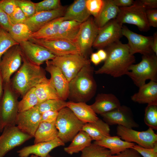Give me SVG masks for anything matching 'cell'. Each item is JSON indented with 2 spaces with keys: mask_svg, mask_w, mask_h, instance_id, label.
I'll list each match as a JSON object with an SVG mask.
<instances>
[{
  "mask_svg": "<svg viewBox=\"0 0 157 157\" xmlns=\"http://www.w3.org/2000/svg\"><path fill=\"white\" fill-rule=\"evenodd\" d=\"M107 57L103 65L94 71L96 74H106L114 78L126 75L130 66L135 63L127 44L119 41L106 47Z\"/></svg>",
  "mask_w": 157,
  "mask_h": 157,
  "instance_id": "cell-1",
  "label": "cell"
},
{
  "mask_svg": "<svg viewBox=\"0 0 157 157\" xmlns=\"http://www.w3.org/2000/svg\"><path fill=\"white\" fill-rule=\"evenodd\" d=\"M22 64L11 80L10 84L14 91L22 97L30 89L49 81V79L40 66L30 62L22 53Z\"/></svg>",
  "mask_w": 157,
  "mask_h": 157,
  "instance_id": "cell-2",
  "label": "cell"
},
{
  "mask_svg": "<svg viewBox=\"0 0 157 157\" xmlns=\"http://www.w3.org/2000/svg\"><path fill=\"white\" fill-rule=\"evenodd\" d=\"M93 68L90 63L83 67L77 75L69 82V101L85 102L94 95L97 85L93 76Z\"/></svg>",
  "mask_w": 157,
  "mask_h": 157,
  "instance_id": "cell-3",
  "label": "cell"
},
{
  "mask_svg": "<svg viewBox=\"0 0 157 157\" xmlns=\"http://www.w3.org/2000/svg\"><path fill=\"white\" fill-rule=\"evenodd\" d=\"M126 74L139 88L150 80L157 81V56L154 53L142 55L139 63L132 65Z\"/></svg>",
  "mask_w": 157,
  "mask_h": 157,
  "instance_id": "cell-4",
  "label": "cell"
},
{
  "mask_svg": "<svg viewBox=\"0 0 157 157\" xmlns=\"http://www.w3.org/2000/svg\"><path fill=\"white\" fill-rule=\"evenodd\" d=\"M17 94L10 83H3V93L0 100V132L7 126H16L18 113Z\"/></svg>",
  "mask_w": 157,
  "mask_h": 157,
  "instance_id": "cell-5",
  "label": "cell"
},
{
  "mask_svg": "<svg viewBox=\"0 0 157 157\" xmlns=\"http://www.w3.org/2000/svg\"><path fill=\"white\" fill-rule=\"evenodd\" d=\"M84 124L69 108H63L58 112L55 123L58 131V137L65 144L71 142L81 130Z\"/></svg>",
  "mask_w": 157,
  "mask_h": 157,
  "instance_id": "cell-6",
  "label": "cell"
},
{
  "mask_svg": "<svg viewBox=\"0 0 157 157\" xmlns=\"http://www.w3.org/2000/svg\"><path fill=\"white\" fill-rule=\"evenodd\" d=\"M50 61L59 68L69 82L83 67L90 63L86 57L80 53L56 56Z\"/></svg>",
  "mask_w": 157,
  "mask_h": 157,
  "instance_id": "cell-7",
  "label": "cell"
},
{
  "mask_svg": "<svg viewBox=\"0 0 157 157\" xmlns=\"http://www.w3.org/2000/svg\"><path fill=\"white\" fill-rule=\"evenodd\" d=\"M116 130L118 136L124 140L135 142L144 148H152L157 143V135L151 128L140 131L118 125Z\"/></svg>",
  "mask_w": 157,
  "mask_h": 157,
  "instance_id": "cell-8",
  "label": "cell"
},
{
  "mask_svg": "<svg viewBox=\"0 0 157 157\" xmlns=\"http://www.w3.org/2000/svg\"><path fill=\"white\" fill-rule=\"evenodd\" d=\"M119 13L116 18L123 25L127 23L136 26L141 31L147 32L150 29L147 17L146 10L142 7L133 4L125 7L119 8Z\"/></svg>",
  "mask_w": 157,
  "mask_h": 157,
  "instance_id": "cell-9",
  "label": "cell"
},
{
  "mask_svg": "<svg viewBox=\"0 0 157 157\" xmlns=\"http://www.w3.org/2000/svg\"><path fill=\"white\" fill-rule=\"evenodd\" d=\"M22 51L19 44L8 49L0 60V73L3 83H10L12 75L22 65Z\"/></svg>",
  "mask_w": 157,
  "mask_h": 157,
  "instance_id": "cell-10",
  "label": "cell"
},
{
  "mask_svg": "<svg viewBox=\"0 0 157 157\" xmlns=\"http://www.w3.org/2000/svg\"><path fill=\"white\" fill-rule=\"evenodd\" d=\"M2 133L0 135V157H4L10 151L33 138L21 131L16 126H6Z\"/></svg>",
  "mask_w": 157,
  "mask_h": 157,
  "instance_id": "cell-11",
  "label": "cell"
},
{
  "mask_svg": "<svg viewBox=\"0 0 157 157\" xmlns=\"http://www.w3.org/2000/svg\"><path fill=\"white\" fill-rule=\"evenodd\" d=\"M122 26L116 18L110 21L100 28L92 46L99 49H103L119 41L122 36Z\"/></svg>",
  "mask_w": 157,
  "mask_h": 157,
  "instance_id": "cell-12",
  "label": "cell"
},
{
  "mask_svg": "<svg viewBox=\"0 0 157 157\" xmlns=\"http://www.w3.org/2000/svg\"><path fill=\"white\" fill-rule=\"evenodd\" d=\"M100 29L96 24L94 19L90 17L82 23L76 41L81 54L86 57Z\"/></svg>",
  "mask_w": 157,
  "mask_h": 157,
  "instance_id": "cell-13",
  "label": "cell"
},
{
  "mask_svg": "<svg viewBox=\"0 0 157 157\" xmlns=\"http://www.w3.org/2000/svg\"><path fill=\"white\" fill-rule=\"evenodd\" d=\"M100 115L103 120L109 126L118 125L131 129L139 127V125L134 119L131 109L126 106L121 105L117 108Z\"/></svg>",
  "mask_w": 157,
  "mask_h": 157,
  "instance_id": "cell-14",
  "label": "cell"
},
{
  "mask_svg": "<svg viewBox=\"0 0 157 157\" xmlns=\"http://www.w3.org/2000/svg\"><path fill=\"white\" fill-rule=\"evenodd\" d=\"M29 40L43 47L56 56L80 54L79 49L76 43L67 40L31 39Z\"/></svg>",
  "mask_w": 157,
  "mask_h": 157,
  "instance_id": "cell-15",
  "label": "cell"
},
{
  "mask_svg": "<svg viewBox=\"0 0 157 157\" xmlns=\"http://www.w3.org/2000/svg\"><path fill=\"white\" fill-rule=\"evenodd\" d=\"M122 34L128 39L127 44L132 54L139 53L144 55L154 53L151 48L153 36H146L139 34L131 31L125 25L122 26Z\"/></svg>",
  "mask_w": 157,
  "mask_h": 157,
  "instance_id": "cell-16",
  "label": "cell"
},
{
  "mask_svg": "<svg viewBox=\"0 0 157 157\" xmlns=\"http://www.w3.org/2000/svg\"><path fill=\"white\" fill-rule=\"evenodd\" d=\"M22 53L31 63L40 66L44 62L53 59L56 56L48 50L30 40L19 43Z\"/></svg>",
  "mask_w": 157,
  "mask_h": 157,
  "instance_id": "cell-17",
  "label": "cell"
},
{
  "mask_svg": "<svg viewBox=\"0 0 157 157\" xmlns=\"http://www.w3.org/2000/svg\"><path fill=\"white\" fill-rule=\"evenodd\" d=\"M41 114L35 106L22 112L18 113L15 124L21 131L34 137L41 122Z\"/></svg>",
  "mask_w": 157,
  "mask_h": 157,
  "instance_id": "cell-18",
  "label": "cell"
},
{
  "mask_svg": "<svg viewBox=\"0 0 157 157\" xmlns=\"http://www.w3.org/2000/svg\"><path fill=\"white\" fill-rule=\"evenodd\" d=\"M65 7L48 11L36 13L32 17L26 18L24 23L33 33L35 32L53 19L63 17L65 12Z\"/></svg>",
  "mask_w": 157,
  "mask_h": 157,
  "instance_id": "cell-19",
  "label": "cell"
},
{
  "mask_svg": "<svg viewBox=\"0 0 157 157\" xmlns=\"http://www.w3.org/2000/svg\"><path fill=\"white\" fill-rule=\"evenodd\" d=\"M45 63V70L50 74V81L59 98L65 101L68 99V96L69 82L59 68L52 64L50 60Z\"/></svg>",
  "mask_w": 157,
  "mask_h": 157,
  "instance_id": "cell-20",
  "label": "cell"
},
{
  "mask_svg": "<svg viewBox=\"0 0 157 157\" xmlns=\"http://www.w3.org/2000/svg\"><path fill=\"white\" fill-rule=\"evenodd\" d=\"M65 145V143L57 137L51 141L24 147L17 151V152L19 157H28L32 154L38 157H44L54 148Z\"/></svg>",
  "mask_w": 157,
  "mask_h": 157,
  "instance_id": "cell-21",
  "label": "cell"
},
{
  "mask_svg": "<svg viewBox=\"0 0 157 157\" xmlns=\"http://www.w3.org/2000/svg\"><path fill=\"white\" fill-rule=\"evenodd\" d=\"M121 106L118 98L112 93L98 94L90 106L97 114L101 115L113 110Z\"/></svg>",
  "mask_w": 157,
  "mask_h": 157,
  "instance_id": "cell-22",
  "label": "cell"
},
{
  "mask_svg": "<svg viewBox=\"0 0 157 157\" xmlns=\"http://www.w3.org/2000/svg\"><path fill=\"white\" fill-rule=\"evenodd\" d=\"M133 101L140 104L157 105V82L150 81L139 88L131 97Z\"/></svg>",
  "mask_w": 157,
  "mask_h": 157,
  "instance_id": "cell-23",
  "label": "cell"
},
{
  "mask_svg": "<svg viewBox=\"0 0 157 157\" xmlns=\"http://www.w3.org/2000/svg\"><path fill=\"white\" fill-rule=\"evenodd\" d=\"M86 0H75L65 10L64 20H73L82 23L91 15L86 5Z\"/></svg>",
  "mask_w": 157,
  "mask_h": 157,
  "instance_id": "cell-24",
  "label": "cell"
},
{
  "mask_svg": "<svg viewBox=\"0 0 157 157\" xmlns=\"http://www.w3.org/2000/svg\"><path fill=\"white\" fill-rule=\"evenodd\" d=\"M67 107L81 121L85 124L96 121L99 118L91 107L85 102H67Z\"/></svg>",
  "mask_w": 157,
  "mask_h": 157,
  "instance_id": "cell-25",
  "label": "cell"
},
{
  "mask_svg": "<svg viewBox=\"0 0 157 157\" xmlns=\"http://www.w3.org/2000/svg\"><path fill=\"white\" fill-rule=\"evenodd\" d=\"M81 130L86 132L94 141L101 140L110 135V126L99 118L95 122L85 124Z\"/></svg>",
  "mask_w": 157,
  "mask_h": 157,
  "instance_id": "cell-26",
  "label": "cell"
},
{
  "mask_svg": "<svg viewBox=\"0 0 157 157\" xmlns=\"http://www.w3.org/2000/svg\"><path fill=\"white\" fill-rule=\"evenodd\" d=\"M81 24L74 21L63 20L56 34L49 39H63L76 42Z\"/></svg>",
  "mask_w": 157,
  "mask_h": 157,
  "instance_id": "cell-27",
  "label": "cell"
},
{
  "mask_svg": "<svg viewBox=\"0 0 157 157\" xmlns=\"http://www.w3.org/2000/svg\"><path fill=\"white\" fill-rule=\"evenodd\" d=\"M93 143L108 149L111 155L117 154L128 149L133 148L135 144L123 140L118 136L110 135Z\"/></svg>",
  "mask_w": 157,
  "mask_h": 157,
  "instance_id": "cell-28",
  "label": "cell"
},
{
  "mask_svg": "<svg viewBox=\"0 0 157 157\" xmlns=\"http://www.w3.org/2000/svg\"><path fill=\"white\" fill-rule=\"evenodd\" d=\"M55 123L41 122L34 134V144L51 141L58 137Z\"/></svg>",
  "mask_w": 157,
  "mask_h": 157,
  "instance_id": "cell-29",
  "label": "cell"
},
{
  "mask_svg": "<svg viewBox=\"0 0 157 157\" xmlns=\"http://www.w3.org/2000/svg\"><path fill=\"white\" fill-rule=\"evenodd\" d=\"M119 8L115 5L111 0H105L103 7L98 17L94 19L100 29L111 20L115 19L119 12Z\"/></svg>",
  "mask_w": 157,
  "mask_h": 157,
  "instance_id": "cell-30",
  "label": "cell"
},
{
  "mask_svg": "<svg viewBox=\"0 0 157 157\" xmlns=\"http://www.w3.org/2000/svg\"><path fill=\"white\" fill-rule=\"evenodd\" d=\"M92 140L86 132L81 130L72 140L70 144L64 148V150L71 155L78 153L90 145Z\"/></svg>",
  "mask_w": 157,
  "mask_h": 157,
  "instance_id": "cell-31",
  "label": "cell"
},
{
  "mask_svg": "<svg viewBox=\"0 0 157 157\" xmlns=\"http://www.w3.org/2000/svg\"><path fill=\"white\" fill-rule=\"evenodd\" d=\"M63 20V16L53 19L37 31L33 33L31 39L47 40L50 39L56 34L60 24Z\"/></svg>",
  "mask_w": 157,
  "mask_h": 157,
  "instance_id": "cell-32",
  "label": "cell"
},
{
  "mask_svg": "<svg viewBox=\"0 0 157 157\" xmlns=\"http://www.w3.org/2000/svg\"><path fill=\"white\" fill-rule=\"evenodd\" d=\"M8 32L12 38L19 44L31 39L33 33L24 23L12 24Z\"/></svg>",
  "mask_w": 157,
  "mask_h": 157,
  "instance_id": "cell-33",
  "label": "cell"
},
{
  "mask_svg": "<svg viewBox=\"0 0 157 157\" xmlns=\"http://www.w3.org/2000/svg\"><path fill=\"white\" fill-rule=\"evenodd\" d=\"M35 92L39 103L50 99H60L49 79V81L37 85Z\"/></svg>",
  "mask_w": 157,
  "mask_h": 157,
  "instance_id": "cell-34",
  "label": "cell"
},
{
  "mask_svg": "<svg viewBox=\"0 0 157 157\" xmlns=\"http://www.w3.org/2000/svg\"><path fill=\"white\" fill-rule=\"evenodd\" d=\"M67 102L60 99H52L39 103L35 107L41 114L46 111L59 112L63 108L67 107Z\"/></svg>",
  "mask_w": 157,
  "mask_h": 157,
  "instance_id": "cell-35",
  "label": "cell"
},
{
  "mask_svg": "<svg viewBox=\"0 0 157 157\" xmlns=\"http://www.w3.org/2000/svg\"><path fill=\"white\" fill-rule=\"evenodd\" d=\"M39 103L35 94V88H32L25 94L20 101H18V113L30 109Z\"/></svg>",
  "mask_w": 157,
  "mask_h": 157,
  "instance_id": "cell-36",
  "label": "cell"
},
{
  "mask_svg": "<svg viewBox=\"0 0 157 157\" xmlns=\"http://www.w3.org/2000/svg\"><path fill=\"white\" fill-rule=\"evenodd\" d=\"M80 157H107L111 155L108 149L93 143L84 149Z\"/></svg>",
  "mask_w": 157,
  "mask_h": 157,
  "instance_id": "cell-37",
  "label": "cell"
},
{
  "mask_svg": "<svg viewBox=\"0 0 157 157\" xmlns=\"http://www.w3.org/2000/svg\"><path fill=\"white\" fill-rule=\"evenodd\" d=\"M18 44H19L12 38L8 32L0 26V60L8 49Z\"/></svg>",
  "mask_w": 157,
  "mask_h": 157,
  "instance_id": "cell-38",
  "label": "cell"
},
{
  "mask_svg": "<svg viewBox=\"0 0 157 157\" xmlns=\"http://www.w3.org/2000/svg\"><path fill=\"white\" fill-rule=\"evenodd\" d=\"M144 121L149 128L157 130V105H148L145 109Z\"/></svg>",
  "mask_w": 157,
  "mask_h": 157,
  "instance_id": "cell-39",
  "label": "cell"
},
{
  "mask_svg": "<svg viewBox=\"0 0 157 157\" xmlns=\"http://www.w3.org/2000/svg\"><path fill=\"white\" fill-rule=\"evenodd\" d=\"M36 13L39 12L48 11L61 7L59 0H44L35 3Z\"/></svg>",
  "mask_w": 157,
  "mask_h": 157,
  "instance_id": "cell-40",
  "label": "cell"
},
{
  "mask_svg": "<svg viewBox=\"0 0 157 157\" xmlns=\"http://www.w3.org/2000/svg\"><path fill=\"white\" fill-rule=\"evenodd\" d=\"M18 7L24 14L27 18L36 13L35 3L29 0H16Z\"/></svg>",
  "mask_w": 157,
  "mask_h": 157,
  "instance_id": "cell-41",
  "label": "cell"
},
{
  "mask_svg": "<svg viewBox=\"0 0 157 157\" xmlns=\"http://www.w3.org/2000/svg\"><path fill=\"white\" fill-rule=\"evenodd\" d=\"M104 0H86L87 8L90 15L96 18L101 12L104 3Z\"/></svg>",
  "mask_w": 157,
  "mask_h": 157,
  "instance_id": "cell-42",
  "label": "cell"
},
{
  "mask_svg": "<svg viewBox=\"0 0 157 157\" xmlns=\"http://www.w3.org/2000/svg\"><path fill=\"white\" fill-rule=\"evenodd\" d=\"M133 148L142 157H157V143L152 148H146L135 144Z\"/></svg>",
  "mask_w": 157,
  "mask_h": 157,
  "instance_id": "cell-43",
  "label": "cell"
},
{
  "mask_svg": "<svg viewBox=\"0 0 157 157\" xmlns=\"http://www.w3.org/2000/svg\"><path fill=\"white\" fill-rule=\"evenodd\" d=\"M17 7L16 0H0V8L9 16Z\"/></svg>",
  "mask_w": 157,
  "mask_h": 157,
  "instance_id": "cell-44",
  "label": "cell"
},
{
  "mask_svg": "<svg viewBox=\"0 0 157 157\" xmlns=\"http://www.w3.org/2000/svg\"><path fill=\"white\" fill-rule=\"evenodd\" d=\"M9 17L12 24L24 23L27 18L23 11L18 7L16 8L12 14Z\"/></svg>",
  "mask_w": 157,
  "mask_h": 157,
  "instance_id": "cell-45",
  "label": "cell"
},
{
  "mask_svg": "<svg viewBox=\"0 0 157 157\" xmlns=\"http://www.w3.org/2000/svg\"><path fill=\"white\" fill-rule=\"evenodd\" d=\"M58 112L48 111L41 114V122L49 123H55L57 118Z\"/></svg>",
  "mask_w": 157,
  "mask_h": 157,
  "instance_id": "cell-46",
  "label": "cell"
},
{
  "mask_svg": "<svg viewBox=\"0 0 157 157\" xmlns=\"http://www.w3.org/2000/svg\"><path fill=\"white\" fill-rule=\"evenodd\" d=\"M133 4L142 7L146 10L157 8V0H138L134 1Z\"/></svg>",
  "mask_w": 157,
  "mask_h": 157,
  "instance_id": "cell-47",
  "label": "cell"
},
{
  "mask_svg": "<svg viewBox=\"0 0 157 157\" xmlns=\"http://www.w3.org/2000/svg\"><path fill=\"white\" fill-rule=\"evenodd\" d=\"M12 25L8 15L0 8V26L8 31Z\"/></svg>",
  "mask_w": 157,
  "mask_h": 157,
  "instance_id": "cell-48",
  "label": "cell"
},
{
  "mask_svg": "<svg viewBox=\"0 0 157 157\" xmlns=\"http://www.w3.org/2000/svg\"><path fill=\"white\" fill-rule=\"evenodd\" d=\"M146 16L150 26L157 27V10L156 9L146 10Z\"/></svg>",
  "mask_w": 157,
  "mask_h": 157,
  "instance_id": "cell-49",
  "label": "cell"
},
{
  "mask_svg": "<svg viewBox=\"0 0 157 157\" xmlns=\"http://www.w3.org/2000/svg\"><path fill=\"white\" fill-rule=\"evenodd\" d=\"M107 157H142L133 148L128 149L119 154L114 155H110Z\"/></svg>",
  "mask_w": 157,
  "mask_h": 157,
  "instance_id": "cell-50",
  "label": "cell"
},
{
  "mask_svg": "<svg viewBox=\"0 0 157 157\" xmlns=\"http://www.w3.org/2000/svg\"><path fill=\"white\" fill-rule=\"evenodd\" d=\"M113 3L119 7H125L130 6L133 3V0H111Z\"/></svg>",
  "mask_w": 157,
  "mask_h": 157,
  "instance_id": "cell-51",
  "label": "cell"
},
{
  "mask_svg": "<svg viewBox=\"0 0 157 157\" xmlns=\"http://www.w3.org/2000/svg\"><path fill=\"white\" fill-rule=\"evenodd\" d=\"M91 61L95 65H97L102 61L97 52L93 53L90 56Z\"/></svg>",
  "mask_w": 157,
  "mask_h": 157,
  "instance_id": "cell-52",
  "label": "cell"
},
{
  "mask_svg": "<svg viewBox=\"0 0 157 157\" xmlns=\"http://www.w3.org/2000/svg\"><path fill=\"white\" fill-rule=\"evenodd\" d=\"M153 36V41L152 44V49L153 52L157 56V33H155Z\"/></svg>",
  "mask_w": 157,
  "mask_h": 157,
  "instance_id": "cell-53",
  "label": "cell"
},
{
  "mask_svg": "<svg viewBox=\"0 0 157 157\" xmlns=\"http://www.w3.org/2000/svg\"><path fill=\"white\" fill-rule=\"evenodd\" d=\"M101 61H105L107 57V53L103 49H99L97 52Z\"/></svg>",
  "mask_w": 157,
  "mask_h": 157,
  "instance_id": "cell-54",
  "label": "cell"
},
{
  "mask_svg": "<svg viewBox=\"0 0 157 157\" xmlns=\"http://www.w3.org/2000/svg\"><path fill=\"white\" fill-rule=\"evenodd\" d=\"M3 93V81L0 73V100Z\"/></svg>",
  "mask_w": 157,
  "mask_h": 157,
  "instance_id": "cell-55",
  "label": "cell"
},
{
  "mask_svg": "<svg viewBox=\"0 0 157 157\" xmlns=\"http://www.w3.org/2000/svg\"><path fill=\"white\" fill-rule=\"evenodd\" d=\"M44 157H55L51 156L49 154L48 155H47L46 156Z\"/></svg>",
  "mask_w": 157,
  "mask_h": 157,
  "instance_id": "cell-56",
  "label": "cell"
},
{
  "mask_svg": "<svg viewBox=\"0 0 157 157\" xmlns=\"http://www.w3.org/2000/svg\"><path fill=\"white\" fill-rule=\"evenodd\" d=\"M30 157H39L36 155L32 154L31 155Z\"/></svg>",
  "mask_w": 157,
  "mask_h": 157,
  "instance_id": "cell-57",
  "label": "cell"
}]
</instances>
